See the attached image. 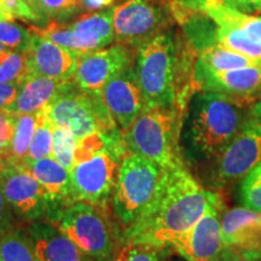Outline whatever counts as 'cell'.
<instances>
[{
	"instance_id": "obj_1",
	"label": "cell",
	"mask_w": 261,
	"mask_h": 261,
	"mask_svg": "<svg viewBox=\"0 0 261 261\" xmlns=\"http://www.w3.org/2000/svg\"><path fill=\"white\" fill-rule=\"evenodd\" d=\"M214 195L184 165L165 169L152 201L128 228L129 246L175 248L205 213Z\"/></svg>"
},
{
	"instance_id": "obj_2",
	"label": "cell",
	"mask_w": 261,
	"mask_h": 261,
	"mask_svg": "<svg viewBox=\"0 0 261 261\" xmlns=\"http://www.w3.org/2000/svg\"><path fill=\"white\" fill-rule=\"evenodd\" d=\"M243 107L244 103L218 92L196 94L188 123L192 152L202 160L217 161L247 121Z\"/></svg>"
},
{
	"instance_id": "obj_3",
	"label": "cell",
	"mask_w": 261,
	"mask_h": 261,
	"mask_svg": "<svg viewBox=\"0 0 261 261\" xmlns=\"http://www.w3.org/2000/svg\"><path fill=\"white\" fill-rule=\"evenodd\" d=\"M133 69L146 107L179 108V55L172 34L161 33L137 48Z\"/></svg>"
},
{
	"instance_id": "obj_4",
	"label": "cell",
	"mask_w": 261,
	"mask_h": 261,
	"mask_svg": "<svg viewBox=\"0 0 261 261\" xmlns=\"http://www.w3.org/2000/svg\"><path fill=\"white\" fill-rule=\"evenodd\" d=\"M127 154L144 158L163 169L182 165L179 154L178 108L146 107L122 132Z\"/></svg>"
},
{
	"instance_id": "obj_5",
	"label": "cell",
	"mask_w": 261,
	"mask_h": 261,
	"mask_svg": "<svg viewBox=\"0 0 261 261\" xmlns=\"http://www.w3.org/2000/svg\"><path fill=\"white\" fill-rule=\"evenodd\" d=\"M54 126L69 129L77 140L94 133L120 130L104 103L102 93L87 92L70 85L46 107Z\"/></svg>"
},
{
	"instance_id": "obj_6",
	"label": "cell",
	"mask_w": 261,
	"mask_h": 261,
	"mask_svg": "<svg viewBox=\"0 0 261 261\" xmlns=\"http://www.w3.org/2000/svg\"><path fill=\"white\" fill-rule=\"evenodd\" d=\"M165 169L140 156L127 154L114 189V212L127 227L133 226L158 191Z\"/></svg>"
},
{
	"instance_id": "obj_7",
	"label": "cell",
	"mask_w": 261,
	"mask_h": 261,
	"mask_svg": "<svg viewBox=\"0 0 261 261\" xmlns=\"http://www.w3.org/2000/svg\"><path fill=\"white\" fill-rule=\"evenodd\" d=\"M56 227L73 241L84 255L109 261L116 247L113 226L103 212L92 203L74 202L61 212Z\"/></svg>"
},
{
	"instance_id": "obj_8",
	"label": "cell",
	"mask_w": 261,
	"mask_h": 261,
	"mask_svg": "<svg viewBox=\"0 0 261 261\" xmlns=\"http://www.w3.org/2000/svg\"><path fill=\"white\" fill-rule=\"evenodd\" d=\"M125 154L123 139L113 142L92 159L76 163L70 172L71 201L97 204L107 200L115 189Z\"/></svg>"
},
{
	"instance_id": "obj_9",
	"label": "cell",
	"mask_w": 261,
	"mask_h": 261,
	"mask_svg": "<svg viewBox=\"0 0 261 261\" xmlns=\"http://www.w3.org/2000/svg\"><path fill=\"white\" fill-rule=\"evenodd\" d=\"M167 18L156 0H125L114 9L116 44L138 48L163 33Z\"/></svg>"
},
{
	"instance_id": "obj_10",
	"label": "cell",
	"mask_w": 261,
	"mask_h": 261,
	"mask_svg": "<svg viewBox=\"0 0 261 261\" xmlns=\"http://www.w3.org/2000/svg\"><path fill=\"white\" fill-rule=\"evenodd\" d=\"M0 188L12 213L24 220H37L50 203L46 195L22 163L0 159Z\"/></svg>"
},
{
	"instance_id": "obj_11",
	"label": "cell",
	"mask_w": 261,
	"mask_h": 261,
	"mask_svg": "<svg viewBox=\"0 0 261 261\" xmlns=\"http://www.w3.org/2000/svg\"><path fill=\"white\" fill-rule=\"evenodd\" d=\"M261 162V122L247 119L238 135L215 161V179L230 184L243 179Z\"/></svg>"
},
{
	"instance_id": "obj_12",
	"label": "cell",
	"mask_w": 261,
	"mask_h": 261,
	"mask_svg": "<svg viewBox=\"0 0 261 261\" xmlns=\"http://www.w3.org/2000/svg\"><path fill=\"white\" fill-rule=\"evenodd\" d=\"M135 60L132 47L121 44L79 55L74 83L87 92L100 93L108 81L135 64Z\"/></svg>"
},
{
	"instance_id": "obj_13",
	"label": "cell",
	"mask_w": 261,
	"mask_h": 261,
	"mask_svg": "<svg viewBox=\"0 0 261 261\" xmlns=\"http://www.w3.org/2000/svg\"><path fill=\"white\" fill-rule=\"evenodd\" d=\"M221 208L220 197L215 194L205 213L175 247L185 260L221 261L226 248L221 233Z\"/></svg>"
},
{
	"instance_id": "obj_14",
	"label": "cell",
	"mask_w": 261,
	"mask_h": 261,
	"mask_svg": "<svg viewBox=\"0 0 261 261\" xmlns=\"http://www.w3.org/2000/svg\"><path fill=\"white\" fill-rule=\"evenodd\" d=\"M133 65L125 68L108 81L100 92L104 103L121 132L128 129L146 108Z\"/></svg>"
},
{
	"instance_id": "obj_15",
	"label": "cell",
	"mask_w": 261,
	"mask_h": 261,
	"mask_svg": "<svg viewBox=\"0 0 261 261\" xmlns=\"http://www.w3.org/2000/svg\"><path fill=\"white\" fill-rule=\"evenodd\" d=\"M220 223L225 246L246 259L261 260V213L232 208L221 215Z\"/></svg>"
},
{
	"instance_id": "obj_16",
	"label": "cell",
	"mask_w": 261,
	"mask_h": 261,
	"mask_svg": "<svg viewBox=\"0 0 261 261\" xmlns=\"http://www.w3.org/2000/svg\"><path fill=\"white\" fill-rule=\"evenodd\" d=\"M196 81L203 91L225 94L246 104L261 90V65L226 71L196 69Z\"/></svg>"
},
{
	"instance_id": "obj_17",
	"label": "cell",
	"mask_w": 261,
	"mask_h": 261,
	"mask_svg": "<svg viewBox=\"0 0 261 261\" xmlns=\"http://www.w3.org/2000/svg\"><path fill=\"white\" fill-rule=\"evenodd\" d=\"M25 55L34 75L62 81L74 80L79 57L75 52L58 46L33 32V39Z\"/></svg>"
},
{
	"instance_id": "obj_18",
	"label": "cell",
	"mask_w": 261,
	"mask_h": 261,
	"mask_svg": "<svg viewBox=\"0 0 261 261\" xmlns=\"http://www.w3.org/2000/svg\"><path fill=\"white\" fill-rule=\"evenodd\" d=\"M28 238L39 261H85L73 241L50 224H33Z\"/></svg>"
},
{
	"instance_id": "obj_19",
	"label": "cell",
	"mask_w": 261,
	"mask_h": 261,
	"mask_svg": "<svg viewBox=\"0 0 261 261\" xmlns=\"http://www.w3.org/2000/svg\"><path fill=\"white\" fill-rule=\"evenodd\" d=\"M73 84L74 80L62 81L34 75L21 85L14 103L5 112L12 115L38 113Z\"/></svg>"
},
{
	"instance_id": "obj_20",
	"label": "cell",
	"mask_w": 261,
	"mask_h": 261,
	"mask_svg": "<svg viewBox=\"0 0 261 261\" xmlns=\"http://www.w3.org/2000/svg\"><path fill=\"white\" fill-rule=\"evenodd\" d=\"M29 28L39 37L47 39L58 46L73 51L77 55L100 50L110 45L107 40L98 37L94 33L75 31L68 27L67 24L58 23L56 21H50L45 27L32 25Z\"/></svg>"
},
{
	"instance_id": "obj_21",
	"label": "cell",
	"mask_w": 261,
	"mask_h": 261,
	"mask_svg": "<svg viewBox=\"0 0 261 261\" xmlns=\"http://www.w3.org/2000/svg\"><path fill=\"white\" fill-rule=\"evenodd\" d=\"M37 179L48 202L64 200L70 196V172L54 158L21 162Z\"/></svg>"
},
{
	"instance_id": "obj_22",
	"label": "cell",
	"mask_w": 261,
	"mask_h": 261,
	"mask_svg": "<svg viewBox=\"0 0 261 261\" xmlns=\"http://www.w3.org/2000/svg\"><path fill=\"white\" fill-rule=\"evenodd\" d=\"M261 65L259 62L250 60L243 55L227 50L218 44L210 45L201 51L196 69L210 71H226L240 68Z\"/></svg>"
},
{
	"instance_id": "obj_23",
	"label": "cell",
	"mask_w": 261,
	"mask_h": 261,
	"mask_svg": "<svg viewBox=\"0 0 261 261\" xmlns=\"http://www.w3.org/2000/svg\"><path fill=\"white\" fill-rule=\"evenodd\" d=\"M204 15L215 24H231L242 31L248 38L261 45V16L238 11L224 4H214L205 10Z\"/></svg>"
},
{
	"instance_id": "obj_24",
	"label": "cell",
	"mask_w": 261,
	"mask_h": 261,
	"mask_svg": "<svg viewBox=\"0 0 261 261\" xmlns=\"http://www.w3.org/2000/svg\"><path fill=\"white\" fill-rule=\"evenodd\" d=\"M215 44L261 63V45L231 24H215Z\"/></svg>"
},
{
	"instance_id": "obj_25",
	"label": "cell",
	"mask_w": 261,
	"mask_h": 261,
	"mask_svg": "<svg viewBox=\"0 0 261 261\" xmlns=\"http://www.w3.org/2000/svg\"><path fill=\"white\" fill-rule=\"evenodd\" d=\"M52 136H54V123L50 120L46 108H44L37 113V126H35L31 146H29L24 161L32 162L45 158H51Z\"/></svg>"
},
{
	"instance_id": "obj_26",
	"label": "cell",
	"mask_w": 261,
	"mask_h": 261,
	"mask_svg": "<svg viewBox=\"0 0 261 261\" xmlns=\"http://www.w3.org/2000/svg\"><path fill=\"white\" fill-rule=\"evenodd\" d=\"M37 126V113L16 115V125L6 160L15 163H21L27 158L33 135Z\"/></svg>"
},
{
	"instance_id": "obj_27",
	"label": "cell",
	"mask_w": 261,
	"mask_h": 261,
	"mask_svg": "<svg viewBox=\"0 0 261 261\" xmlns=\"http://www.w3.org/2000/svg\"><path fill=\"white\" fill-rule=\"evenodd\" d=\"M68 27L75 31L91 32L103 38L109 44L115 41L114 37V10H106V11H92L81 15L79 18L75 19L67 24Z\"/></svg>"
},
{
	"instance_id": "obj_28",
	"label": "cell",
	"mask_w": 261,
	"mask_h": 261,
	"mask_svg": "<svg viewBox=\"0 0 261 261\" xmlns=\"http://www.w3.org/2000/svg\"><path fill=\"white\" fill-rule=\"evenodd\" d=\"M0 261H39L27 234L11 230L0 236Z\"/></svg>"
},
{
	"instance_id": "obj_29",
	"label": "cell",
	"mask_w": 261,
	"mask_h": 261,
	"mask_svg": "<svg viewBox=\"0 0 261 261\" xmlns=\"http://www.w3.org/2000/svg\"><path fill=\"white\" fill-rule=\"evenodd\" d=\"M34 76L25 52L10 51L0 63V83H14L22 85L29 77Z\"/></svg>"
},
{
	"instance_id": "obj_30",
	"label": "cell",
	"mask_w": 261,
	"mask_h": 261,
	"mask_svg": "<svg viewBox=\"0 0 261 261\" xmlns=\"http://www.w3.org/2000/svg\"><path fill=\"white\" fill-rule=\"evenodd\" d=\"M77 139L69 129L54 126L52 136V158L71 172L75 167V150Z\"/></svg>"
},
{
	"instance_id": "obj_31",
	"label": "cell",
	"mask_w": 261,
	"mask_h": 261,
	"mask_svg": "<svg viewBox=\"0 0 261 261\" xmlns=\"http://www.w3.org/2000/svg\"><path fill=\"white\" fill-rule=\"evenodd\" d=\"M32 39L31 28H24L15 21H0V44L9 50L25 52Z\"/></svg>"
},
{
	"instance_id": "obj_32",
	"label": "cell",
	"mask_w": 261,
	"mask_h": 261,
	"mask_svg": "<svg viewBox=\"0 0 261 261\" xmlns=\"http://www.w3.org/2000/svg\"><path fill=\"white\" fill-rule=\"evenodd\" d=\"M241 198L244 207L261 213V162L242 179Z\"/></svg>"
},
{
	"instance_id": "obj_33",
	"label": "cell",
	"mask_w": 261,
	"mask_h": 261,
	"mask_svg": "<svg viewBox=\"0 0 261 261\" xmlns=\"http://www.w3.org/2000/svg\"><path fill=\"white\" fill-rule=\"evenodd\" d=\"M41 6L45 17L58 23H63L84 10L83 0H41Z\"/></svg>"
},
{
	"instance_id": "obj_34",
	"label": "cell",
	"mask_w": 261,
	"mask_h": 261,
	"mask_svg": "<svg viewBox=\"0 0 261 261\" xmlns=\"http://www.w3.org/2000/svg\"><path fill=\"white\" fill-rule=\"evenodd\" d=\"M169 247H155L148 244L129 246L122 261H168Z\"/></svg>"
},
{
	"instance_id": "obj_35",
	"label": "cell",
	"mask_w": 261,
	"mask_h": 261,
	"mask_svg": "<svg viewBox=\"0 0 261 261\" xmlns=\"http://www.w3.org/2000/svg\"><path fill=\"white\" fill-rule=\"evenodd\" d=\"M169 6L177 17L185 18L196 14H204L205 10L214 4H219V0H167Z\"/></svg>"
},
{
	"instance_id": "obj_36",
	"label": "cell",
	"mask_w": 261,
	"mask_h": 261,
	"mask_svg": "<svg viewBox=\"0 0 261 261\" xmlns=\"http://www.w3.org/2000/svg\"><path fill=\"white\" fill-rule=\"evenodd\" d=\"M16 125V115L0 110V159H6Z\"/></svg>"
},
{
	"instance_id": "obj_37",
	"label": "cell",
	"mask_w": 261,
	"mask_h": 261,
	"mask_svg": "<svg viewBox=\"0 0 261 261\" xmlns=\"http://www.w3.org/2000/svg\"><path fill=\"white\" fill-rule=\"evenodd\" d=\"M21 89V85L14 83H0V110L5 112L14 103Z\"/></svg>"
},
{
	"instance_id": "obj_38",
	"label": "cell",
	"mask_w": 261,
	"mask_h": 261,
	"mask_svg": "<svg viewBox=\"0 0 261 261\" xmlns=\"http://www.w3.org/2000/svg\"><path fill=\"white\" fill-rule=\"evenodd\" d=\"M219 4H224L244 14L261 11V0H219Z\"/></svg>"
},
{
	"instance_id": "obj_39",
	"label": "cell",
	"mask_w": 261,
	"mask_h": 261,
	"mask_svg": "<svg viewBox=\"0 0 261 261\" xmlns=\"http://www.w3.org/2000/svg\"><path fill=\"white\" fill-rule=\"evenodd\" d=\"M12 211L6 201L2 188H0V236L11 231L12 228Z\"/></svg>"
},
{
	"instance_id": "obj_40",
	"label": "cell",
	"mask_w": 261,
	"mask_h": 261,
	"mask_svg": "<svg viewBox=\"0 0 261 261\" xmlns=\"http://www.w3.org/2000/svg\"><path fill=\"white\" fill-rule=\"evenodd\" d=\"M115 0H83V6L87 11H99L102 9H108L114 4Z\"/></svg>"
},
{
	"instance_id": "obj_41",
	"label": "cell",
	"mask_w": 261,
	"mask_h": 261,
	"mask_svg": "<svg viewBox=\"0 0 261 261\" xmlns=\"http://www.w3.org/2000/svg\"><path fill=\"white\" fill-rule=\"evenodd\" d=\"M221 261H254V260H249L246 259V257L238 255L237 253H234L233 250H231L230 248H225L224 253H223V257H221Z\"/></svg>"
},
{
	"instance_id": "obj_42",
	"label": "cell",
	"mask_w": 261,
	"mask_h": 261,
	"mask_svg": "<svg viewBox=\"0 0 261 261\" xmlns=\"http://www.w3.org/2000/svg\"><path fill=\"white\" fill-rule=\"evenodd\" d=\"M27 2L29 3V5L32 6L33 9L35 10V12L40 16V17L44 19V21H46V17H45L44 15V11H42V6H41V0H27Z\"/></svg>"
},
{
	"instance_id": "obj_43",
	"label": "cell",
	"mask_w": 261,
	"mask_h": 261,
	"mask_svg": "<svg viewBox=\"0 0 261 261\" xmlns=\"http://www.w3.org/2000/svg\"><path fill=\"white\" fill-rule=\"evenodd\" d=\"M253 112L255 114V116L259 119V121L261 122V94L260 97L257 98V100L255 103H254V107H253Z\"/></svg>"
},
{
	"instance_id": "obj_44",
	"label": "cell",
	"mask_w": 261,
	"mask_h": 261,
	"mask_svg": "<svg viewBox=\"0 0 261 261\" xmlns=\"http://www.w3.org/2000/svg\"><path fill=\"white\" fill-rule=\"evenodd\" d=\"M10 51H11V50H9V48L5 47L4 45L0 44V63H2V62L5 60L6 56H8V55L10 54Z\"/></svg>"
},
{
	"instance_id": "obj_45",
	"label": "cell",
	"mask_w": 261,
	"mask_h": 261,
	"mask_svg": "<svg viewBox=\"0 0 261 261\" xmlns=\"http://www.w3.org/2000/svg\"><path fill=\"white\" fill-rule=\"evenodd\" d=\"M2 2H4V0H0V3H2Z\"/></svg>"
},
{
	"instance_id": "obj_46",
	"label": "cell",
	"mask_w": 261,
	"mask_h": 261,
	"mask_svg": "<svg viewBox=\"0 0 261 261\" xmlns=\"http://www.w3.org/2000/svg\"><path fill=\"white\" fill-rule=\"evenodd\" d=\"M260 261H261V260H260Z\"/></svg>"
}]
</instances>
